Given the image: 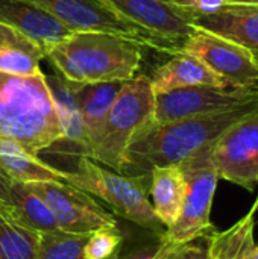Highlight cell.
Instances as JSON below:
<instances>
[{"mask_svg":"<svg viewBox=\"0 0 258 259\" xmlns=\"http://www.w3.org/2000/svg\"><path fill=\"white\" fill-rule=\"evenodd\" d=\"M258 114V102L217 114L198 115L170 123L151 121L129 141L123 171L146 176L152 168L179 165L199 149L216 141L239 121Z\"/></svg>","mask_w":258,"mask_h":259,"instance_id":"1","label":"cell"},{"mask_svg":"<svg viewBox=\"0 0 258 259\" xmlns=\"http://www.w3.org/2000/svg\"><path fill=\"white\" fill-rule=\"evenodd\" d=\"M64 140L46 74L0 73V143L18 144L38 156Z\"/></svg>","mask_w":258,"mask_h":259,"instance_id":"2","label":"cell"},{"mask_svg":"<svg viewBox=\"0 0 258 259\" xmlns=\"http://www.w3.org/2000/svg\"><path fill=\"white\" fill-rule=\"evenodd\" d=\"M144 47L106 32H73L44 52L56 73L70 83L126 82L135 77Z\"/></svg>","mask_w":258,"mask_h":259,"instance_id":"3","label":"cell"},{"mask_svg":"<svg viewBox=\"0 0 258 259\" xmlns=\"http://www.w3.org/2000/svg\"><path fill=\"white\" fill-rule=\"evenodd\" d=\"M148 176H125L100 167L94 159L82 155L75 171H65L67 184L106 202L116 214L163 235V225L157 219L148 199Z\"/></svg>","mask_w":258,"mask_h":259,"instance_id":"4","label":"cell"},{"mask_svg":"<svg viewBox=\"0 0 258 259\" xmlns=\"http://www.w3.org/2000/svg\"><path fill=\"white\" fill-rule=\"evenodd\" d=\"M155 93L151 77L137 76L128 80L113 103L97 149L91 159L116 173L123 171L126 147L137 131L154 121Z\"/></svg>","mask_w":258,"mask_h":259,"instance_id":"5","label":"cell"},{"mask_svg":"<svg viewBox=\"0 0 258 259\" xmlns=\"http://www.w3.org/2000/svg\"><path fill=\"white\" fill-rule=\"evenodd\" d=\"M213 143L199 149L178 165L186 181V197L178 220L164 232L166 238L172 243L186 244L196 238L208 237L216 231L210 222L213 197L219 181L213 162Z\"/></svg>","mask_w":258,"mask_h":259,"instance_id":"6","label":"cell"},{"mask_svg":"<svg viewBox=\"0 0 258 259\" xmlns=\"http://www.w3.org/2000/svg\"><path fill=\"white\" fill-rule=\"evenodd\" d=\"M117 15L166 44L170 56L196 30V12L181 0H102Z\"/></svg>","mask_w":258,"mask_h":259,"instance_id":"7","label":"cell"},{"mask_svg":"<svg viewBox=\"0 0 258 259\" xmlns=\"http://www.w3.org/2000/svg\"><path fill=\"white\" fill-rule=\"evenodd\" d=\"M41 8L73 32H106L131 39L144 49L163 53L170 50L166 44L146 33L138 26L117 15L100 0H21Z\"/></svg>","mask_w":258,"mask_h":259,"instance_id":"8","label":"cell"},{"mask_svg":"<svg viewBox=\"0 0 258 259\" xmlns=\"http://www.w3.org/2000/svg\"><path fill=\"white\" fill-rule=\"evenodd\" d=\"M258 102V87H187L155 94V123H170L182 118L231 111Z\"/></svg>","mask_w":258,"mask_h":259,"instance_id":"9","label":"cell"},{"mask_svg":"<svg viewBox=\"0 0 258 259\" xmlns=\"http://www.w3.org/2000/svg\"><path fill=\"white\" fill-rule=\"evenodd\" d=\"M29 188L36 193L52 211L58 229L70 234H94L117 228L113 214L105 211L90 194L67 182H32Z\"/></svg>","mask_w":258,"mask_h":259,"instance_id":"10","label":"cell"},{"mask_svg":"<svg viewBox=\"0 0 258 259\" xmlns=\"http://www.w3.org/2000/svg\"><path fill=\"white\" fill-rule=\"evenodd\" d=\"M213 162L219 179L252 191L258 185V114H254L213 143Z\"/></svg>","mask_w":258,"mask_h":259,"instance_id":"11","label":"cell"},{"mask_svg":"<svg viewBox=\"0 0 258 259\" xmlns=\"http://www.w3.org/2000/svg\"><path fill=\"white\" fill-rule=\"evenodd\" d=\"M179 52L199 58L228 85L239 88L258 87V64L239 44L196 27Z\"/></svg>","mask_w":258,"mask_h":259,"instance_id":"12","label":"cell"},{"mask_svg":"<svg viewBox=\"0 0 258 259\" xmlns=\"http://www.w3.org/2000/svg\"><path fill=\"white\" fill-rule=\"evenodd\" d=\"M126 82L116 80V82L85 83V85L71 83L79 115H81L84 138H85V152H84L85 156L93 158L108 112Z\"/></svg>","mask_w":258,"mask_h":259,"instance_id":"13","label":"cell"},{"mask_svg":"<svg viewBox=\"0 0 258 259\" xmlns=\"http://www.w3.org/2000/svg\"><path fill=\"white\" fill-rule=\"evenodd\" d=\"M195 24L239 44L258 64V6L224 5L213 14L196 15Z\"/></svg>","mask_w":258,"mask_h":259,"instance_id":"14","label":"cell"},{"mask_svg":"<svg viewBox=\"0 0 258 259\" xmlns=\"http://www.w3.org/2000/svg\"><path fill=\"white\" fill-rule=\"evenodd\" d=\"M0 21L20 30L44 52L73 33L41 8L21 0H0Z\"/></svg>","mask_w":258,"mask_h":259,"instance_id":"15","label":"cell"},{"mask_svg":"<svg viewBox=\"0 0 258 259\" xmlns=\"http://www.w3.org/2000/svg\"><path fill=\"white\" fill-rule=\"evenodd\" d=\"M151 83L155 94H163L172 90L187 87L228 85L222 77L211 71L199 58L186 52H178L172 55L167 62L160 65L151 77Z\"/></svg>","mask_w":258,"mask_h":259,"instance_id":"16","label":"cell"},{"mask_svg":"<svg viewBox=\"0 0 258 259\" xmlns=\"http://www.w3.org/2000/svg\"><path fill=\"white\" fill-rule=\"evenodd\" d=\"M44 50L15 27L0 21V73L14 76H36Z\"/></svg>","mask_w":258,"mask_h":259,"instance_id":"17","label":"cell"},{"mask_svg":"<svg viewBox=\"0 0 258 259\" xmlns=\"http://www.w3.org/2000/svg\"><path fill=\"white\" fill-rule=\"evenodd\" d=\"M151 197L152 208L160 223L167 229L178 220L184 197L186 181L178 165L157 167L151 170Z\"/></svg>","mask_w":258,"mask_h":259,"instance_id":"18","label":"cell"},{"mask_svg":"<svg viewBox=\"0 0 258 259\" xmlns=\"http://www.w3.org/2000/svg\"><path fill=\"white\" fill-rule=\"evenodd\" d=\"M2 211L20 226L36 234L58 229L52 211L27 184L12 182L8 202L2 205Z\"/></svg>","mask_w":258,"mask_h":259,"instance_id":"19","label":"cell"},{"mask_svg":"<svg viewBox=\"0 0 258 259\" xmlns=\"http://www.w3.org/2000/svg\"><path fill=\"white\" fill-rule=\"evenodd\" d=\"M0 168L12 182L32 184L65 181V171L47 165L14 143H0Z\"/></svg>","mask_w":258,"mask_h":259,"instance_id":"20","label":"cell"},{"mask_svg":"<svg viewBox=\"0 0 258 259\" xmlns=\"http://www.w3.org/2000/svg\"><path fill=\"white\" fill-rule=\"evenodd\" d=\"M255 205L251 211L224 232L214 231L208 237L211 259H254V214Z\"/></svg>","mask_w":258,"mask_h":259,"instance_id":"21","label":"cell"},{"mask_svg":"<svg viewBox=\"0 0 258 259\" xmlns=\"http://www.w3.org/2000/svg\"><path fill=\"white\" fill-rule=\"evenodd\" d=\"M47 85L52 93V99L55 103V109L59 118V124L64 131L65 140L75 143L85 152V138L81 123V115L78 109V103L75 99L73 87L70 82L62 79L59 74L47 77Z\"/></svg>","mask_w":258,"mask_h":259,"instance_id":"22","label":"cell"},{"mask_svg":"<svg viewBox=\"0 0 258 259\" xmlns=\"http://www.w3.org/2000/svg\"><path fill=\"white\" fill-rule=\"evenodd\" d=\"M38 238L0 209V259H35Z\"/></svg>","mask_w":258,"mask_h":259,"instance_id":"23","label":"cell"},{"mask_svg":"<svg viewBox=\"0 0 258 259\" xmlns=\"http://www.w3.org/2000/svg\"><path fill=\"white\" fill-rule=\"evenodd\" d=\"M88 237L90 234H70L61 229L40 234L35 259H84Z\"/></svg>","mask_w":258,"mask_h":259,"instance_id":"24","label":"cell"},{"mask_svg":"<svg viewBox=\"0 0 258 259\" xmlns=\"http://www.w3.org/2000/svg\"><path fill=\"white\" fill-rule=\"evenodd\" d=\"M123 237L117 228L90 234L84 247V259H113L117 256Z\"/></svg>","mask_w":258,"mask_h":259,"instance_id":"25","label":"cell"},{"mask_svg":"<svg viewBox=\"0 0 258 259\" xmlns=\"http://www.w3.org/2000/svg\"><path fill=\"white\" fill-rule=\"evenodd\" d=\"M181 244L172 243L170 240L166 238V235L163 234L155 243L148 244L138 250H134L125 256H117V259H169L170 255L179 247Z\"/></svg>","mask_w":258,"mask_h":259,"instance_id":"26","label":"cell"},{"mask_svg":"<svg viewBox=\"0 0 258 259\" xmlns=\"http://www.w3.org/2000/svg\"><path fill=\"white\" fill-rule=\"evenodd\" d=\"M208 237H201L190 243L181 244L169 259H211Z\"/></svg>","mask_w":258,"mask_h":259,"instance_id":"27","label":"cell"},{"mask_svg":"<svg viewBox=\"0 0 258 259\" xmlns=\"http://www.w3.org/2000/svg\"><path fill=\"white\" fill-rule=\"evenodd\" d=\"M190 9H193L198 15H207L216 12L225 3L224 0H181Z\"/></svg>","mask_w":258,"mask_h":259,"instance_id":"28","label":"cell"},{"mask_svg":"<svg viewBox=\"0 0 258 259\" xmlns=\"http://www.w3.org/2000/svg\"><path fill=\"white\" fill-rule=\"evenodd\" d=\"M12 181L5 175V171L0 168V202L6 203L9 197V190H11Z\"/></svg>","mask_w":258,"mask_h":259,"instance_id":"29","label":"cell"},{"mask_svg":"<svg viewBox=\"0 0 258 259\" xmlns=\"http://www.w3.org/2000/svg\"><path fill=\"white\" fill-rule=\"evenodd\" d=\"M225 5H246V6H258V0H224Z\"/></svg>","mask_w":258,"mask_h":259,"instance_id":"30","label":"cell"},{"mask_svg":"<svg viewBox=\"0 0 258 259\" xmlns=\"http://www.w3.org/2000/svg\"><path fill=\"white\" fill-rule=\"evenodd\" d=\"M254 259H258V246H255L254 249Z\"/></svg>","mask_w":258,"mask_h":259,"instance_id":"31","label":"cell"},{"mask_svg":"<svg viewBox=\"0 0 258 259\" xmlns=\"http://www.w3.org/2000/svg\"><path fill=\"white\" fill-rule=\"evenodd\" d=\"M255 208L258 209V199H257V202H255Z\"/></svg>","mask_w":258,"mask_h":259,"instance_id":"32","label":"cell"},{"mask_svg":"<svg viewBox=\"0 0 258 259\" xmlns=\"http://www.w3.org/2000/svg\"><path fill=\"white\" fill-rule=\"evenodd\" d=\"M2 205H3V203H2V202H0V209H2Z\"/></svg>","mask_w":258,"mask_h":259,"instance_id":"33","label":"cell"},{"mask_svg":"<svg viewBox=\"0 0 258 259\" xmlns=\"http://www.w3.org/2000/svg\"><path fill=\"white\" fill-rule=\"evenodd\" d=\"M117 256H119V255H117ZM117 256H116V258H114V259H117Z\"/></svg>","mask_w":258,"mask_h":259,"instance_id":"34","label":"cell"},{"mask_svg":"<svg viewBox=\"0 0 258 259\" xmlns=\"http://www.w3.org/2000/svg\"><path fill=\"white\" fill-rule=\"evenodd\" d=\"M100 2H102V0H100Z\"/></svg>","mask_w":258,"mask_h":259,"instance_id":"35","label":"cell"}]
</instances>
